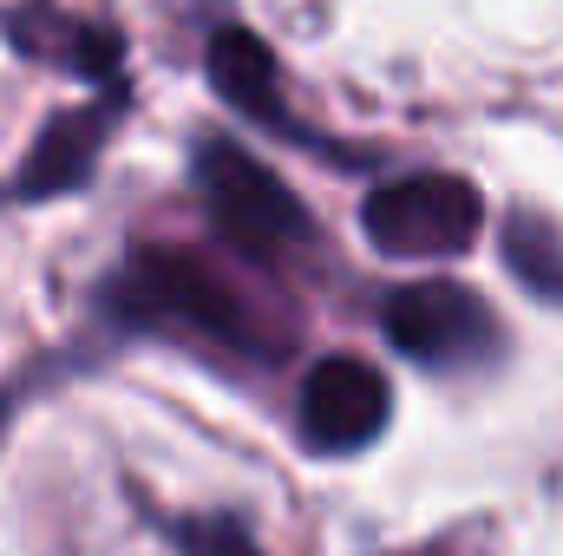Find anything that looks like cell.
I'll use <instances>...</instances> for the list:
<instances>
[{
    "instance_id": "1",
    "label": "cell",
    "mask_w": 563,
    "mask_h": 556,
    "mask_svg": "<svg viewBox=\"0 0 563 556\" xmlns=\"http://www.w3.org/2000/svg\"><path fill=\"white\" fill-rule=\"evenodd\" d=\"M112 308L144 327H184V334H210L230 347H256V327L236 288L184 249H139L112 281Z\"/></svg>"
},
{
    "instance_id": "2",
    "label": "cell",
    "mask_w": 563,
    "mask_h": 556,
    "mask_svg": "<svg viewBox=\"0 0 563 556\" xmlns=\"http://www.w3.org/2000/svg\"><path fill=\"white\" fill-rule=\"evenodd\" d=\"M361 230L387 256H465L485 230V203L452 170H407L361 203Z\"/></svg>"
},
{
    "instance_id": "3",
    "label": "cell",
    "mask_w": 563,
    "mask_h": 556,
    "mask_svg": "<svg viewBox=\"0 0 563 556\" xmlns=\"http://www.w3.org/2000/svg\"><path fill=\"white\" fill-rule=\"evenodd\" d=\"M197 190H203V210L210 223L250 249V256H282L295 243H308V210L282 190V177L269 164H256L243 144L217 138L197 151Z\"/></svg>"
},
{
    "instance_id": "4",
    "label": "cell",
    "mask_w": 563,
    "mask_h": 556,
    "mask_svg": "<svg viewBox=\"0 0 563 556\" xmlns=\"http://www.w3.org/2000/svg\"><path fill=\"white\" fill-rule=\"evenodd\" d=\"M380 321H387L394 347L426 367H472L498 347V321L465 281H407L387 294Z\"/></svg>"
},
{
    "instance_id": "5",
    "label": "cell",
    "mask_w": 563,
    "mask_h": 556,
    "mask_svg": "<svg viewBox=\"0 0 563 556\" xmlns=\"http://www.w3.org/2000/svg\"><path fill=\"white\" fill-rule=\"evenodd\" d=\"M380 425H387V380L367 360L334 354V360H321L308 374V387H301V432H308V445L361 452L367 438H380Z\"/></svg>"
},
{
    "instance_id": "6",
    "label": "cell",
    "mask_w": 563,
    "mask_h": 556,
    "mask_svg": "<svg viewBox=\"0 0 563 556\" xmlns=\"http://www.w3.org/2000/svg\"><path fill=\"white\" fill-rule=\"evenodd\" d=\"M203 73H210L217 99H230L243 119L295 132V119H288V105H282V86H276V59H269V46H263L250 26H223V33L210 40V53H203Z\"/></svg>"
},
{
    "instance_id": "7",
    "label": "cell",
    "mask_w": 563,
    "mask_h": 556,
    "mask_svg": "<svg viewBox=\"0 0 563 556\" xmlns=\"http://www.w3.org/2000/svg\"><path fill=\"white\" fill-rule=\"evenodd\" d=\"M106 125H112V99H106V105H86V112H59V119L46 125V138L33 144L20 184H26L33 197L73 190V184L92 170V157H99V144H106Z\"/></svg>"
},
{
    "instance_id": "8",
    "label": "cell",
    "mask_w": 563,
    "mask_h": 556,
    "mask_svg": "<svg viewBox=\"0 0 563 556\" xmlns=\"http://www.w3.org/2000/svg\"><path fill=\"white\" fill-rule=\"evenodd\" d=\"M505 263L531 281L538 294L563 301V243H558V230H544L538 216H511L505 223Z\"/></svg>"
},
{
    "instance_id": "9",
    "label": "cell",
    "mask_w": 563,
    "mask_h": 556,
    "mask_svg": "<svg viewBox=\"0 0 563 556\" xmlns=\"http://www.w3.org/2000/svg\"><path fill=\"white\" fill-rule=\"evenodd\" d=\"M184 556H256V544H250L243 524L203 518V524H184Z\"/></svg>"
}]
</instances>
